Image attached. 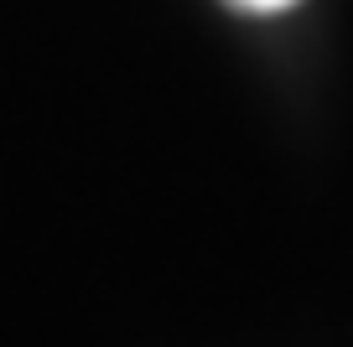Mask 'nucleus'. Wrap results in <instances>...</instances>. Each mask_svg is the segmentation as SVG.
<instances>
[{
    "instance_id": "f257e3e1",
    "label": "nucleus",
    "mask_w": 353,
    "mask_h": 347,
    "mask_svg": "<svg viewBox=\"0 0 353 347\" xmlns=\"http://www.w3.org/2000/svg\"><path fill=\"white\" fill-rule=\"evenodd\" d=\"M234 11H244V16H281V11H291V6H301V0H229Z\"/></svg>"
}]
</instances>
